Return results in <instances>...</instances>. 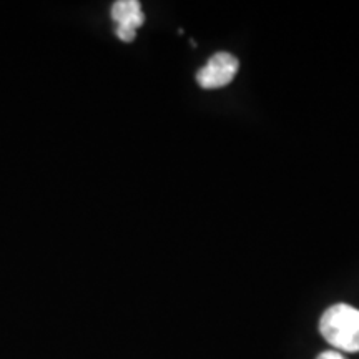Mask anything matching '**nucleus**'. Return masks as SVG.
Segmentation results:
<instances>
[{"label": "nucleus", "instance_id": "1", "mask_svg": "<svg viewBox=\"0 0 359 359\" xmlns=\"http://www.w3.org/2000/svg\"><path fill=\"white\" fill-rule=\"evenodd\" d=\"M320 333L336 351L359 353V309L336 303L321 314Z\"/></svg>", "mask_w": 359, "mask_h": 359}, {"label": "nucleus", "instance_id": "2", "mask_svg": "<svg viewBox=\"0 0 359 359\" xmlns=\"http://www.w3.org/2000/svg\"><path fill=\"white\" fill-rule=\"evenodd\" d=\"M240 62L230 52H217L196 72V82L205 90H217L230 85L235 80Z\"/></svg>", "mask_w": 359, "mask_h": 359}, {"label": "nucleus", "instance_id": "3", "mask_svg": "<svg viewBox=\"0 0 359 359\" xmlns=\"http://www.w3.org/2000/svg\"><path fill=\"white\" fill-rule=\"evenodd\" d=\"M111 19L116 22V27H128L137 30L145 22V15L140 2L137 0H118L111 7Z\"/></svg>", "mask_w": 359, "mask_h": 359}, {"label": "nucleus", "instance_id": "4", "mask_svg": "<svg viewBox=\"0 0 359 359\" xmlns=\"http://www.w3.org/2000/svg\"><path fill=\"white\" fill-rule=\"evenodd\" d=\"M116 37L123 42H132L137 37V30L128 29V27H116Z\"/></svg>", "mask_w": 359, "mask_h": 359}, {"label": "nucleus", "instance_id": "5", "mask_svg": "<svg viewBox=\"0 0 359 359\" xmlns=\"http://www.w3.org/2000/svg\"><path fill=\"white\" fill-rule=\"evenodd\" d=\"M316 359H348V358L344 356V354H341L339 351H336V349H333V351H323Z\"/></svg>", "mask_w": 359, "mask_h": 359}]
</instances>
